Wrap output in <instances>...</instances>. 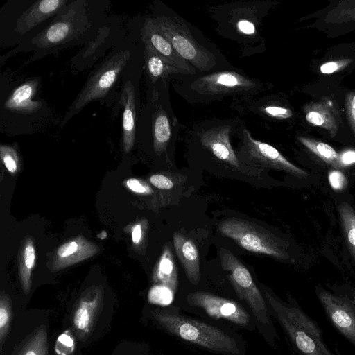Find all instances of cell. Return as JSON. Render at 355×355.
Returning a JSON list of instances; mask_svg holds the SVG:
<instances>
[{
	"label": "cell",
	"instance_id": "f1b7e54d",
	"mask_svg": "<svg viewBox=\"0 0 355 355\" xmlns=\"http://www.w3.org/2000/svg\"><path fill=\"white\" fill-rule=\"evenodd\" d=\"M352 61V60L349 58L329 61L320 65V71L324 74L334 73L347 67Z\"/></svg>",
	"mask_w": 355,
	"mask_h": 355
},
{
	"label": "cell",
	"instance_id": "3957f363",
	"mask_svg": "<svg viewBox=\"0 0 355 355\" xmlns=\"http://www.w3.org/2000/svg\"><path fill=\"white\" fill-rule=\"evenodd\" d=\"M219 254L221 266L227 272L237 296L249 306L260 325L266 328L271 343L274 344L276 331L268 313L266 300L248 269L230 250L222 248Z\"/></svg>",
	"mask_w": 355,
	"mask_h": 355
},
{
	"label": "cell",
	"instance_id": "f546056e",
	"mask_svg": "<svg viewBox=\"0 0 355 355\" xmlns=\"http://www.w3.org/2000/svg\"><path fill=\"white\" fill-rule=\"evenodd\" d=\"M348 123L355 137V92H348L345 98Z\"/></svg>",
	"mask_w": 355,
	"mask_h": 355
},
{
	"label": "cell",
	"instance_id": "8992f818",
	"mask_svg": "<svg viewBox=\"0 0 355 355\" xmlns=\"http://www.w3.org/2000/svg\"><path fill=\"white\" fill-rule=\"evenodd\" d=\"M153 21L178 54L193 67L202 71L212 67V54L196 41L184 23L166 16L157 17Z\"/></svg>",
	"mask_w": 355,
	"mask_h": 355
},
{
	"label": "cell",
	"instance_id": "277c9868",
	"mask_svg": "<svg viewBox=\"0 0 355 355\" xmlns=\"http://www.w3.org/2000/svg\"><path fill=\"white\" fill-rule=\"evenodd\" d=\"M218 231L249 252L282 260L289 259L287 252L288 244L253 223L239 218H230L220 223Z\"/></svg>",
	"mask_w": 355,
	"mask_h": 355
},
{
	"label": "cell",
	"instance_id": "60d3db41",
	"mask_svg": "<svg viewBox=\"0 0 355 355\" xmlns=\"http://www.w3.org/2000/svg\"><path fill=\"white\" fill-rule=\"evenodd\" d=\"M132 236L133 243L135 244L139 243L142 236L141 228L139 224L135 225L133 228Z\"/></svg>",
	"mask_w": 355,
	"mask_h": 355
},
{
	"label": "cell",
	"instance_id": "d6986e66",
	"mask_svg": "<svg viewBox=\"0 0 355 355\" xmlns=\"http://www.w3.org/2000/svg\"><path fill=\"white\" fill-rule=\"evenodd\" d=\"M157 285L164 286L175 293L178 285V272L173 254L171 248L166 246L160 257L154 275Z\"/></svg>",
	"mask_w": 355,
	"mask_h": 355
},
{
	"label": "cell",
	"instance_id": "8d00e7d4",
	"mask_svg": "<svg viewBox=\"0 0 355 355\" xmlns=\"http://www.w3.org/2000/svg\"><path fill=\"white\" fill-rule=\"evenodd\" d=\"M1 151L4 152V155H3V160L5 164V166L6 168L12 173H14L16 171L17 169V164L12 157L11 155L8 153V150L6 146H1Z\"/></svg>",
	"mask_w": 355,
	"mask_h": 355
},
{
	"label": "cell",
	"instance_id": "d6a6232c",
	"mask_svg": "<svg viewBox=\"0 0 355 355\" xmlns=\"http://www.w3.org/2000/svg\"><path fill=\"white\" fill-rule=\"evenodd\" d=\"M263 112L268 116L280 119H288L293 116L290 109L277 105H268L263 108Z\"/></svg>",
	"mask_w": 355,
	"mask_h": 355
},
{
	"label": "cell",
	"instance_id": "52a82bcc",
	"mask_svg": "<svg viewBox=\"0 0 355 355\" xmlns=\"http://www.w3.org/2000/svg\"><path fill=\"white\" fill-rule=\"evenodd\" d=\"M242 161L252 166L279 170L291 175L306 178L309 175L288 161L277 148L254 139L246 129L243 132Z\"/></svg>",
	"mask_w": 355,
	"mask_h": 355
},
{
	"label": "cell",
	"instance_id": "7c38bea8",
	"mask_svg": "<svg viewBox=\"0 0 355 355\" xmlns=\"http://www.w3.org/2000/svg\"><path fill=\"white\" fill-rule=\"evenodd\" d=\"M306 120L311 124L325 129L334 137L339 130L340 116L335 102L329 97H323L316 102L304 105Z\"/></svg>",
	"mask_w": 355,
	"mask_h": 355
},
{
	"label": "cell",
	"instance_id": "5b68a950",
	"mask_svg": "<svg viewBox=\"0 0 355 355\" xmlns=\"http://www.w3.org/2000/svg\"><path fill=\"white\" fill-rule=\"evenodd\" d=\"M129 58L128 51H120L103 62L95 69L69 107L61 126L78 113L87 104L102 98L107 94L115 83Z\"/></svg>",
	"mask_w": 355,
	"mask_h": 355
},
{
	"label": "cell",
	"instance_id": "4316f807",
	"mask_svg": "<svg viewBox=\"0 0 355 355\" xmlns=\"http://www.w3.org/2000/svg\"><path fill=\"white\" fill-rule=\"evenodd\" d=\"M174 294L175 293L168 287L157 284L150 289L148 299L152 304L168 306L172 302Z\"/></svg>",
	"mask_w": 355,
	"mask_h": 355
},
{
	"label": "cell",
	"instance_id": "74e56055",
	"mask_svg": "<svg viewBox=\"0 0 355 355\" xmlns=\"http://www.w3.org/2000/svg\"><path fill=\"white\" fill-rule=\"evenodd\" d=\"M25 265L28 269H31L35 262V250L32 245H27L24 250Z\"/></svg>",
	"mask_w": 355,
	"mask_h": 355
},
{
	"label": "cell",
	"instance_id": "ffe728a7",
	"mask_svg": "<svg viewBox=\"0 0 355 355\" xmlns=\"http://www.w3.org/2000/svg\"><path fill=\"white\" fill-rule=\"evenodd\" d=\"M145 44V60L146 69L153 83L157 80H166L171 74L180 73L164 58L160 55L152 46Z\"/></svg>",
	"mask_w": 355,
	"mask_h": 355
},
{
	"label": "cell",
	"instance_id": "ba28073f",
	"mask_svg": "<svg viewBox=\"0 0 355 355\" xmlns=\"http://www.w3.org/2000/svg\"><path fill=\"white\" fill-rule=\"evenodd\" d=\"M316 295L332 325L355 347V308L345 296L332 293L322 287Z\"/></svg>",
	"mask_w": 355,
	"mask_h": 355
},
{
	"label": "cell",
	"instance_id": "d590c367",
	"mask_svg": "<svg viewBox=\"0 0 355 355\" xmlns=\"http://www.w3.org/2000/svg\"><path fill=\"white\" fill-rule=\"evenodd\" d=\"M77 250V243L71 241L62 245L58 250V254L61 257H66L74 253Z\"/></svg>",
	"mask_w": 355,
	"mask_h": 355
},
{
	"label": "cell",
	"instance_id": "e0dca14e",
	"mask_svg": "<svg viewBox=\"0 0 355 355\" xmlns=\"http://www.w3.org/2000/svg\"><path fill=\"white\" fill-rule=\"evenodd\" d=\"M121 102L123 112V143L124 150L128 152L132 147L135 138V92L131 81L124 85Z\"/></svg>",
	"mask_w": 355,
	"mask_h": 355
},
{
	"label": "cell",
	"instance_id": "ac0fdd59",
	"mask_svg": "<svg viewBox=\"0 0 355 355\" xmlns=\"http://www.w3.org/2000/svg\"><path fill=\"white\" fill-rule=\"evenodd\" d=\"M37 83L32 80L15 89L5 103V107L16 112H32L40 107V103L33 101Z\"/></svg>",
	"mask_w": 355,
	"mask_h": 355
},
{
	"label": "cell",
	"instance_id": "f35d334b",
	"mask_svg": "<svg viewBox=\"0 0 355 355\" xmlns=\"http://www.w3.org/2000/svg\"><path fill=\"white\" fill-rule=\"evenodd\" d=\"M239 30L246 35H252L255 32L254 25L248 20H241L238 22Z\"/></svg>",
	"mask_w": 355,
	"mask_h": 355
},
{
	"label": "cell",
	"instance_id": "44dd1931",
	"mask_svg": "<svg viewBox=\"0 0 355 355\" xmlns=\"http://www.w3.org/2000/svg\"><path fill=\"white\" fill-rule=\"evenodd\" d=\"M298 140L312 153L336 169L342 168L338 153L328 144L306 137H299Z\"/></svg>",
	"mask_w": 355,
	"mask_h": 355
},
{
	"label": "cell",
	"instance_id": "5bb4252c",
	"mask_svg": "<svg viewBox=\"0 0 355 355\" xmlns=\"http://www.w3.org/2000/svg\"><path fill=\"white\" fill-rule=\"evenodd\" d=\"M101 294L94 293L83 297L73 310L72 321L79 338L83 339L92 329L100 312Z\"/></svg>",
	"mask_w": 355,
	"mask_h": 355
},
{
	"label": "cell",
	"instance_id": "8fae6325",
	"mask_svg": "<svg viewBox=\"0 0 355 355\" xmlns=\"http://www.w3.org/2000/svg\"><path fill=\"white\" fill-rule=\"evenodd\" d=\"M141 37L144 44L152 46L180 73H195V68L178 54L171 42L159 30L153 19H147L145 21L141 31Z\"/></svg>",
	"mask_w": 355,
	"mask_h": 355
},
{
	"label": "cell",
	"instance_id": "ab89813d",
	"mask_svg": "<svg viewBox=\"0 0 355 355\" xmlns=\"http://www.w3.org/2000/svg\"><path fill=\"white\" fill-rule=\"evenodd\" d=\"M347 297L355 308V289L351 287L345 288L343 292L338 293Z\"/></svg>",
	"mask_w": 355,
	"mask_h": 355
},
{
	"label": "cell",
	"instance_id": "9a60e30c",
	"mask_svg": "<svg viewBox=\"0 0 355 355\" xmlns=\"http://www.w3.org/2000/svg\"><path fill=\"white\" fill-rule=\"evenodd\" d=\"M173 241L176 254L180 261L189 280L194 285L200 278V257L194 242L184 234L175 232Z\"/></svg>",
	"mask_w": 355,
	"mask_h": 355
},
{
	"label": "cell",
	"instance_id": "603a6c76",
	"mask_svg": "<svg viewBox=\"0 0 355 355\" xmlns=\"http://www.w3.org/2000/svg\"><path fill=\"white\" fill-rule=\"evenodd\" d=\"M340 220L347 245L355 260V211L346 202L338 206Z\"/></svg>",
	"mask_w": 355,
	"mask_h": 355
},
{
	"label": "cell",
	"instance_id": "6da1fadb",
	"mask_svg": "<svg viewBox=\"0 0 355 355\" xmlns=\"http://www.w3.org/2000/svg\"><path fill=\"white\" fill-rule=\"evenodd\" d=\"M272 313L299 355H337L324 343L322 331L293 298L284 302L264 288Z\"/></svg>",
	"mask_w": 355,
	"mask_h": 355
},
{
	"label": "cell",
	"instance_id": "7a4b0ae2",
	"mask_svg": "<svg viewBox=\"0 0 355 355\" xmlns=\"http://www.w3.org/2000/svg\"><path fill=\"white\" fill-rule=\"evenodd\" d=\"M152 316L171 334L207 350L225 355H242L236 339L214 326L185 316L175 306L157 309Z\"/></svg>",
	"mask_w": 355,
	"mask_h": 355
},
{
	"label": "cell",
	"instance_id": "484cf974",
	"mask_svg": "<svg viewBox=\"0 0 355 355\" xmlns=\"http://www.w3.org/2000/svg\"><path fill=\"white\" fill-rule=\"evenodd\" d=\"M71 24L68 21H59L52 24L45 32L47 43L56 44L67 38L72 31Z\"/></svg>",
	"mask_w": 355,
	"mask_h": 355
},
{
	"label": "cell",
	"instance_id": "30bf717a",
	"mask_svg": "<svg viewBox=\"0 0 355 355\" xmlns=\"http://www.w3.org/2000/svg\"><path fill=\"white\" fill-rule=\"evenodd\" d=\"M191 87L200 94L225 95L252 92L258 88V84L235 71H224L200 77Z\"/></svg>",
	"mask_w": 355,
	"mask_h": 355
},
{
	"label": "cell",
	"instance_id": "83f0119b",
	"mask_svg": "<svg viewBox=\"0 0 355 355\" xmlns=\"http://www.w3.org/2000/svg\"><path fill=\"white\" fill-rule=\"evenodd\" d=\"M150 182L156 188L161 190H171L180 184L179 179H175V175L172 177L164 174H154L150 178Z\"/></svg>",
	"mask_w": 355,
	"mask_h": 355
},
{
	"label": "cell",
	"instance_id": "1f68e13d",
	"mask_svg": "<svg viewBox=\"0 0 355 355\" xmlns=\"http://www.w3.org/2000/svg\"><path fill=\"white\" fill-rule=\"evenodd\" d=\"M328 179L331 188L335 191H343L347 187V178L339 170L331 171L329 173Z\"/></svg>",
	"mask_w": 355,
	"mask_h": 355
},
{
	"label": "cell",
	"instance_id": "2e32d148",
	"mask_svg": "<svg viewBox=\"0 0 355 355\" xmlns=\"http://www.w3.org/2000/svg\"><path fill=\"white\" fill-rule=\"evenodd\" d=\"M67 3L65 0H43L35 2L18 19L17 31L24 33L49 18Z\"/></svg>",
	"mask_w": 355,
	"mask_h": 355
},
{
	"label": "cell",
	"instance_id": "4dcf8cb0",
	"mask_svg": "<svg viewBox=\"0 0 355 355\" xmlns=\"http://www.w3.org/2000/svg\"><path fill=\"white\" fill-rule=\"evenodd\" d=\"M55 349L61 355L71 354L73 349V340L67 332L60 336L56 343Z\"/></svg>",
	"mask_w": 355,
	"mask_h": 355
},
{
	"label": "cell",
	"instance_id": "4fadbf2b",
	"mask_svg": "<svg viewBox=\"0 0 355 355\" xmlns=\"http://www.w3.org/2000/svg\"><path fill=\"white\" fill-rule=\"evenodd\" d=\"M230 127L212 128L203 132L200 141L218 159L234 167H239V159L230 141Z\"/></svg>",
	"mask_w": 355,
	"mask_h": 355
},
{
	"label": "cell",
	"instance_id": "cb8c5ba5",
	"mask_svg": "<svg viewBox=\"0 0 355 355\" xmlns=\"http://www.w3.org/2000/svg\"><path fill=\"white\" fill-rule=\"evenodd\" d=\"M326 23L341 24L355 21V1H340L324 19Z\"/></svg>",
	"mask_w": 355,
	"mask_h": 355
},
{
	"label": "cell",
	"instance_id": "7402d4cb",
	"mask_svg": "<svg viewBox=\"0 0 355 355\" xmlns=\"http://www.w3.org/2000/svg\"><path fill=\"white\" fill-rule=\"evenodd\" d=\"M153 131L155 149L157 153H161L166 148L171 137L169 119L162 109L154 116Z\"/></svg>",
	"mask_w": 355,
	"mask_h": 355
},
{
	"label": "cell",
	"instance_id": "836d02e7",
	"mask_svg": "<svg viewBox=\"0 0 355 355\" xmlns=\"http://www.w3.org/2000/svg\"><path fill=\"white\" fill-rule=\"evenodd\" d=\"M338 160L343 168L355 164V149L348 148L338 153Z\"/></svg>",
	"mask_w": 355,
	"mask_h": 355
},
{
	"label": "cell",
	"instance_id": "d4e9b609",
	"mask_svg": "<svg viewBox=\"0 0 355 355\" xmlns=\"http://www.w3.org/2000/svg\"><path fill=\"white\" fill-rule=\"evenodd\" d=\"M12 318V308L10 298L6 295L0 297V348L2 349Z\"/></svg>",
	"mask_w": 355,
	"mask_h": 355
},
{
	"label": "cell",
	"instance_id": "e575fe53",
	"mask_svg": "<svg viewBox=\"0 0 355 355\" xmlns=\"http://www.w3.org/2000/svg\"><path fill=\"white\" fill-rule=\"evenodd\" d=\"M127 186L130 189L138 193H148L150 192V189L137 179H129L127 180Z\"/></svg>",
	"mask_w": 355,
	"mask_h": 355
},
{
	"label": "cell",
	"instance_id": "9c48e42d",
	"mask_svg": "<svg viewBox=\"0 0 355 355\" xmlns=\"http://www.w3.org/2000/svg\"><path fill=\"white\" fill-rule=\"evenodd\" d=\"M187 302L214 319H224L240 327H249V314L235 301L210 293L196 291L187 295Z\"/></svg>",
	"mask_w": 355,
	"mask_h": 355
}]
</instances>
